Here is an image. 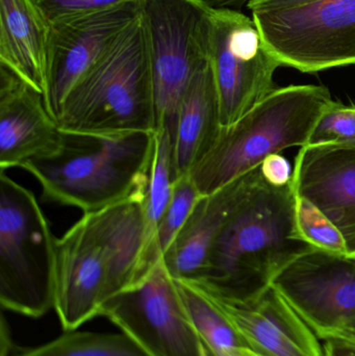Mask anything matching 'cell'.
<instances>
[{"instance_id":"1","label":"cell","mask_w":355,"mask_h":356,"mask_svg":"<svg viewBox=\"0 0 355 356\" xmlns=\"http://www.w3.org/2000/svg\"><path fill=\"white\" fill-rule=\"evenodd\" d=\"M293 184L261 181L227 218L208 251L199 280L206 292L244 300L269 288L275 274L313 249L298 236Z\"/></svg>"},{"instance_id":"2","label":"cell","mask_w":355,"mask_h":356,"mask_svg":"<svg viewBox=\"0 0 355 356\" xmlns=\"http://www.w3.org/2000/svg\"><path fill=\"white\" fill-rule=\"evenodd\" d=\"M156 152V133L62 131L56 152L25 163L43 198L96 213L121 201L145 197Z\"/></svg>"},{"instance_id":"3","label":"cell","mask_w":355,"mask_h":356,"mask_svg":"<svg viewBox=\"0 0 355 356\" xmlns=\"http://www.w3.org/2000/svg\"><path fill=\"white\" fill-rule=\"evenodd\" d=\"M331 102L323 86L275 88L236 122L222 127L210 152L192 169L189 175L200 194L216 192L271 154L306 146Z\"/></svg>"},{"instance_id":"4","label":"cell","mask_w":355,"mask_h":356,"mask_svg":"<svg viewBox=\"0 0 355 356\" xmlns=\"http://www.w3.org/2000/svg\"><path fill=\"white\" fill-rule=\"evenodd\" d=\"M56 122L60 131L72 133H156L151 65L142 15L69 92Z\"/></svg>"},{"instance_id":"5","label":"cell","mask_w":355,"mask_h":356,"mask_svg":"<svg viewBox=\"0 0 355 356\" xmlns=\"http://www.w3.org/2000/svg\"><path fill=\"white\" fill-rule=\"evenodd\" d=\"M56 244L49 222L28 188L0 175V303L41 318L54 309Z\"/></svg>"},{"instance_id":"6","label":"cell","mask_w":355,"mask_h":356,"mask_svg":"<svg viewBox=\"0 0 355 356\" xmlns=\"http://www.w3.org/2000/svg\"><path fill=\"white\" fill-rule=\"evenodd\" d=\"M247 8L281 66L317 73L355 65V0H252Z\"/></svg>"},{"instance_id":"7","label":"cell","mask_w":355,"mask_h":356,"mask_svg":"<svg viewBox=\"0 0 355 356\" xmlns=\"http://www.w3.org/2000/svg\"><path fill=\"white\" fill-rule=\"evenodd\" d=\"M141 2L156 129L166 124L175 131L181 98L196 71L210 58L214 8L202 0Z\"/></svg>"},{"instance_id":"8","label":"cell","mask_w":355,"mask_h":356,"mask_svg":"<svg viewBox=\"0 0 355 356\" xmlns=\"http://www.w3.org/2000/svg\"><path fill=\"white\" fill-rule=\"evenodd\" d=\"M100 316L149 356H210L163 259L139 282L104 302Z\"/></svg>"},{"instance_id":"9","label":"cell","mask_w":355,"mask_h":356,"mask_svg":"<svg viewBox=\"0 0 355 356\" xmlns=\"http://www.w3.org/2000/svg\"><path fill=\"white\" fill-rule=\"evenodd\" d=\"M210 60L222 127L236 122L275 89V71L281 67L252 17L235 8H214Z\"/></svg>"},{"instance_id":"10","label":"cell","mask_w":355,"mask_h":356,"mask_svg":"<svg viewBox=\"0 0 355 356\" xmlns=\"http://www.w3.org/2000/svg\"><path fill=\"white\" fill-rule=\"evenodd\" d=\"M319 339L355 321V257L311 249L271 280Z\"/></svg>"},{"instance_id":"11","label":"cell","mask_w":355,"mask_h":356,"mask_svg":"<svg viewBox=\"0 0 355 356\" xmlns=\"http://www.w3.org/2000/svg\"><path fill=\"white\" fill-rule=\"evenodd\" d=\"M142 15L141 0L51 24L46 108L58 120L77 81L112 49Z\"/></svg>"},{"instance_id":"12","label":"cell","mask_w":355,"mask_h":356,"mask_svg":"<svg viewBox=\"0 0 355 356\" xmlns=\"http://www.w3.org/2000/svg\"><path fill=\"white\" fill-rule=\"evenodd\" d=\"M106 259L91 213L83 215L56 244L54 311L65 332L100 316Z\"/></svg>"},{"instance_id":"13","label":"cell","mask_w":355,"mask_h":356,"mask_svg":"<svg viewBox=\"0 0 355 356\" xmlns=\"http://www.w3.org/2000/svg\"><path fill=\"white\" fill-rule=\"evenodd\" d=\"M201 290L256 356H323L318 337L272 286L244 300Z\"/></svg>"},{"instance_id":"14","label":"cell","mask_w":355,"mask_h":356,"mask_svg":"<svg viewBox=\"0 0 355 356\" xmlns=\"http://www.w3.org/2000/svg\"><path fill=\"white\" fill-rule=\"evenodd\" d=\"M62 131L39 91L0 65V170L56 152Z\"/></svg>"},{"instance_id":"15","label":"cell","mask_w":355,"mask_h":356,"mask_svg":"<svg viewBox=\"0 0 355 356\" xmlns=\"http://www.w3.org/2000/svg\"><path fill=\"white\" fill-rule=\"evenodd\" d=\"M294 190L339 228L355 257V148L304 146L295 158Z\"/></svg>"},{"instance_id":"16","label":"cell","mask_w":355,"mask_h":356,"mask_svg":"<svg viewBox=\"0 0 355 356\" xmlns=\"http://www.w3.org/2000/svg\"><path fill=\"white\" fill-rule=\"evenodd\" d=\"M260 181L258 167L216 192L200 197L179 236L162 257L175 280L196 282L199 280L208 251L223 224Z\"/></svg>"},{"instance_id":"17","label":"cell","mask_w":355,"mask_h":356,"mask_svg":"<svg viewBox=\"0 0 355 356\" xmlns=\"http://www.w3.org/2000/svg\"><path fill=\"white\" fill-rule=\"evenodd\" d=\"M146 196L127 199L91 213L106 259L104 303L151 270L146 257Z\"/></svg>"},{"instance_id":"18","label":"cell","mask_w":355,"mask_h":356,"mask_svg":"<svg viewBox=\"0 0 355 356\" xmlns=\"http://www.w3.org/2000/svg\"><path fill=\"white\" fill-rule=\"evenodd\" d=\"M51 24L33 0H0V65L47 91Z\"/></svg>"},{"instance_id":"19","label":"cell","mask_w":355,"mask_h":356,"mask_svg":"<svg viewBox=\"0 0 355 356\" xmlns=\"http://www.w3.org/2000/svg\"><path fill=\"white\" fill-rule=\"evenodd\" d=\"M221 129L220 99L208 58L196 71L179 104L174 137L177 177L189 175L206 156Z\"/></svg>"},{"instance_id":"20","label":"cell","mask_w":355,"mask_h":356,"mask_svg":"<svg viewBox=\"0 0 355 356\" xmlns=\"http://www.w3.org/2000/svg\"><path fill=\"white\" fill-rule=\"evenodd\" d=\"M175 282L190 321L210 356H256L199 286L192 282Z\"/></svg>"},{"instance_id":"21","label":"cell","mask_w":355,"mask_h":356,"mask_svg":"<svg viewBox=\"0 0 355 356\" xmlns=\"http://www.w3.org/2000/svg\"><path fill=\"white\" fill-rule=\"evenodd\" d=\"M174 131L168 125H160L156 129V152L145 200L146 257L150 267L160 259L154 250V238L156 228L170 201L173 184L177 178L174 165Z\"/></svg>"},{"instance_id":"22","label":"cell","mask_w":355,"mask_h":356,"mask_svg":"<svg viewBox=\"0 0 355 356\" xmlns=\"http://www.w3.org/2000/svg\"><path fill=\"white\" fill-rule=\"evenodd\" d=\"M18 356H149L129 336L106 332H65L51 342Z\"/></svg>"},{"instance_id":"23","label":"cell","mask_w":355,"mask_h":356,"mask_svg":"<svg viewBox=\"0 0 355 356\" xmlns=\"http://www.w3.org/2000/svg\"><path fill=\"white\" fill-rule=\"evenodd\" d=\"M295 225L299 238L313 248L335 254L349 255L347 243L339 228L316 204L297 193Z\"/></svg>"},{"instance_id":"24","label":"cell","mask_w":355,"mask_h":356,"mask_svg":"<svg viewBox=\"0 0 355 356\" xmlns=\"http://www.w3.org/2000/svg\"><path fill=\"white\" fill-rule=\"evenodd\" d=\"M201 196L191 175L175 179L168 207L156 228L154 250L158 257L162 259L174 242Z\"/></svg>"},{"instance_id":"25","label":"cell","mask_w":355,"mask_h":356,"mask_svg":"<svg viewBox=\"0 0 355 356\" xmlns=\"http://www.w3.org/2000/svg\"><path fill=\"white\" fill-rule=\"evenodd\" d=\"M355 148V104L333 102L319 117L306 146Z\"/></svg>"},{"instance_id":"26","label":"cell","mask_w":355,"mask_h":356,"mask_svg":"<svg viewBox=\"0 0 355 356\" xmlns=\"http://www.w3.org/2000/svg\"><path fill=\"white\" fill-rule=\"evenodd\" d=\"M133 0H33L50 24L110 10Z\"/></svg>"},{"instance_id":"27","label":"cell","mask_w":355,"mask_h":356,"mask_svg":"<svg viewBox=\"0 0 355 356\" xmlns=\"http://www.w3.org/2000/svg\"><path fill=\"white\" fill-rule=\"evenodd\" d=\"M261 177L266 184L272 186H286L291 184L293 169L289 161L279 154H271L265 159L260 166Z\"/></svg>"},{"instance_id":"28","label":"cell","mask_w":355,"mask_h":356,"mask_svg":"<svg viewBox=\"0 0 355 356\" xmlns=\"http://www.w3.org/2000/svg\"><path fill=\"white\" fill-rule=\"evenodd\" d=\"M323 340L325 342H331L337 349L343 350H355V321L349 325L331 332L329 336L325 337Z\"/></svg>"},{"instance_id":"29","label":"cell","mask_w":355,"mask_h":356,"mask_svg":"<svg viewBox=\"0 0 355 356\" xmlns=\"http://www.w3.org/2000/svg\"><path fill=\"white\" fill-rule=\"evenodd\" d=\"M0 355L8 356L12 348V339H10L8 325L6 324L4 317L1 318V328H0Z\"/></svg>"},{"instance_id":"30","label":"cell","mask_w":355,"mask_h":356,"mask_svg":"<svg viewBox=\"0 0 355 356\" xmlns=\"http://www.w3.org/2000/svg\"><path fill=\"white\" fill-rule=\"evenodd\" d=\"M213 8H233L246 6L252 0H202Z\"/></svg>"},{"instance_id":"31","label":"cell","mask_w":355,"mask_h":356,"mask_svg":"<svg viewBox=\"0 0 355 356\" xmlns=\"http://www.w3.org/2000/svg\"><path fill=\"white\" fill-rule=\"evenodd\" d=\"M323 356H336V347L331 342H327Z\"/></svg>"},{"instance_id":"32","label":"cell","mask_w":355,"mask_h":356,"mask_svg":"<svg viewBox=\"0 0 355 356\" xmlns=\"http://www.w3.org/2000/svg\"><path fill=\"white\" fill-rule=\"evenodd\" d=\"M352 353H355V350H354V351H352Z\"/></svg>"}]
</instances>
